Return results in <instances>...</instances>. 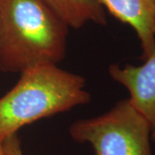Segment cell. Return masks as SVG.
I'll list each match as a JSON object with an SVG mask.
<instances>
[{
	"mask_svg": "<svg viewBox=\"0 0 155 155\" xmlns=\"http://www.w3.org/2000/svg\"><path fill=\"white\" fill-rule=\"evenodd\" d=\"M68 30L42 0H0V71L58 65L66 57Z\"/></svg>",
	"mask_w": 155,
	"mask_h": 155,
	"instance_id": "1",
	"label": "cell"
},
{
	"mask_svg": "<svg viewBox=\"0 0 155 155\" xmlns=\"http://www.w3.org/2000/svg\"><path fill=\"white\" fill-rule=\"evenodd\" d=\"M86 80L55 64L20 72L17 84L0 97V140L27 125L84 105L91 101Z\"/></svg>",
	"mask_w": 155,
	"mask_h": 155,
	"instance_id": "2",
	"label": "cell"
},
{
	"mask_svg": "<svg viewBox=\"0 0 155 155\" xmlns=\"http://www.w3.org/2000/svg\"><path fill=\"white\" fill-rule=\"evenodd\" d=\"M69 134L90 145L94 155H153L149 124L127 98L102 115L72 122Z\"/></svg>",
	"mask_w": 155,
	"mask_h": 155,
	"instance_id": "3",
	"label": "cell"
},
{
	"mask_svg": "<svg viewBox=\"0 0 155 155\" xmlns=\"http://www.w3.org/2000/svg\"><path fill=\"white\" fill-rule=\"evenodd\" d=\"M140 66L113 64L109 68L111 78L129 93L130 104L147 120L151 137L155 140V49Z\"/></svg>",
	"mask_w": 155,
	"mask_h": 155,
	"instance_id": "4",
	"label": "cell"
},
{
	"mask_svg": "<svg viewBox=\"0 0 155 155\" xmlns=\"http://www.w3.org/2000/svg\"><path fill=\"white\" fill-rule=\"evenodd\" d=\"M105 11L134 30L144 61L155 49L153 0H98Z\"/></svg>",
	"mask_w": 155,
	"mask_h": 155,
	"instance_id": "5",
	"label": "cell"
},
{
	"mask_svg": "<svg viewBox=\"0 0 155 155\" xmlns=\"http://www.w3.org/2000/svg\"><path fill=\"white\" fill-rule=\"evenodd\" d=\"M69 28H81L88 23L105 25L106 11L98 0H42Z\"/></svg>",
	"mask_w": 155,
	"mask_h": 155,
	"instance_id": "6",
	"label": "cell"
},
{
	"mask_svg": "<svg viewBox=\"0 0 155 155\" xmlns=\"http://www.w3.org/2000/svg\"><path fill=\"white\" fill-rule=\"evenodd\" d=\"M3 148L5 155H24L22 143L17 134L9 136L3 140Z\"/></svg>",
	"mask_w": 155,
	"mask_h": 155,
	"instance_id": "7",
	"label": "cell"
},
{
	"mask_svg": "<svg viewBox=\"0 0 155 155\" xmlns=\"http://www.w3.org/2000/svg\"><path fill=\"white\" fill-rule=\"evenodd\" d=\"M0 155H5L4 148H3V140H0Z\"/></svg>",
	"mask_w": 155,
	"mask_h": 155,
	"instance_id": "8",
	"label": "cell"
},
{
	"mask_svg": "<svg viewBox=\"0 0 155 155\" xmlns=\"http://www.w3.org/2000/svg\"><path fill=\"white\" fill-rule=\"evenodd\" d=\"M153 3H154V5H155V0H153Z\"/></svg>",
	"mask_w": 155,
	"mask_h": 155,
	"instance_id": "9",
	"label": "cell"
}]
</instances>
